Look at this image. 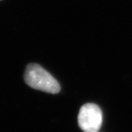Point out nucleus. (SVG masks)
<instances>
[{"label":"nucleus","mask_w":132,"mask_h":132,"mask_svg":"<svg viewBox=\"0 0 132 132\" xmlns=\"http://www.w3.org/2000/svg\"><path fill=\"white\" fill-rule=\"evenodd\" d=\"M24 81L33 89L48 93L56 94L60 90V84L56 79L43 68L35 63L27 65L24 73Z\"/></svg>","instance_id":"1"},{"label":"nucleus","mask_w":132,"mask_h":132,"mask_svg":"<svg viewBox=\"0 0 132 132\" xmlns=\"http://www.w3.org/2000/svg\"><path fill=\"white\" fill-rule=\"evenodd\" d=\"M102 123V111L97 104L88 103L81 107L78 115V124L83 131L98 132Z\"/></svg>","instance_id":"2"}]
</instances>
